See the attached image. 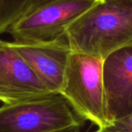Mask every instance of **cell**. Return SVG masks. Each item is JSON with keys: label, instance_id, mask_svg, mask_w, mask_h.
I'll use <instances>...</instances> for the list:
<instances>
[{"label": "cell", "instance_id": "obj_3", "mask_svg": "<svg viewBox=\"0 0 132 132\" xmlns=\"http://www.w3.org/2000/svg\"><path fill=\"white\" fill-rule=\"evenodd\" d=\"M84 121L60 94L0 108V132H63L81 126Z\"/></svg>", "mask_w": 132, "mask_h": 132}, {"label": "cell", "instance_id": "obj_10", "mask_svg": "<svg viewBox=\"0 0 132 132\" xmlns=\"http://www.w3.org/2000/svg\"><path fill=\"white\" fill-rule=\"evenodd\" d=\"M98 1H101V0H98Z\"/></svg>", "mask_w": 132, "mask_h": 132}, {"label": "cell", "instance_id": "obj_8", "mask_svg": "<svg viewBox=\"0 0 132 132\" xmlns=\"http://www.w3.org/2000/svg\"><path fill=\"white\" fill-rule=\"evenodd\" d=\"M100 132H132V114L111 122Z\"/></svg>", "mask_w": 132, "mask_h": 132}, {"label": "cell", "instance_id": "obj_6", "mask_svg": "<svg viewBox=\"0 0 132 132\" xmlns=\"http://www.w3.org/2000/svg\"><path fill=\"white\" fill-rule=\"evenodd\" d=\"M51 94L9 42L0 39V101L11 104Z\"/></svg>", "mask_w": 132, "mask_h": 132}, {"label": "cell", "instance_id": "obj_7", "mask_svg": "<svg viewBox=\"0 0 132 132\" xmlns=\"http://www.w3.org/2000/svg\"><path fill=\"white\" fill-rule=\"evenodd\" d=\"M103 80L109 124L132 114V45L104 60Z\"/></svg>", "mask_w": 132, "mask_h": 132}, {"label": "cell", "instance_id": "obj_4", "mask_svg": "<svg viewBox=\"0 0 132 132\" xmlns=\"http://www.w3.org/2000/svg\"><path fill=\"white\" fill-rule=\"evenodd\" d=\"M98 0H50L23 15L7 30L13 41L36 43L54 40Z\"/></svg>", "mask_w": 132, "mask_h": 132}, {"label": "cell", "instance_id": "obj_2", "mask_svg": "<svg viewBox=\"0 0 132 132\" xmlns=\"http://www.w3.org/2000/svg\"><path fill=\"white\" fill-rule=\"evenodd\" d=\"M103 63L99 58L71 52L60 94L84 120L98 129L109 125L103 80Z\"/></svg>", "mask_w": 132, "mask_h": 132}, {"label": "cell", "instance_id": "obj_5", "mask_svg": "<svg viewBox=\"0 0 132 132\" xmlns=\"http://www.w3.org/2000/svg\"><path fill=\"white\" fill-rule=\"evenodd\" d=\"M9 42V41H8ZM53 94H60L72 52L66 35L51 41L9 42Z\"/></svg>", "mask_w": 132, "mask_h": 132}, {"label": "cell", "instance_id": "obj_9", "mask_svg": "<svg viewBox=\"0 0 132 132\" xmlns=\"http://www.w3.org/2000/svg\"><path fill=\"white\" fill-rule=\"evenodd\" d=\"M92 132H100L98 130H97V131H92Z\"/></svg>", "mask_w": 132, "mask_h": 132}, {"label": "cell", "instance_id": "obj_1", "mask_svg": "<svg viewBox=\"0 0 132 132\" xmlns=\"http://www.w3.org/2000/svg\"><path fill=\"white\" fill-rule=\"evenodd\" d=\"M72 52L101 60L132 45V0H101L65 32Z\"/></svg>", "mask_w": 132, "mask_h": 132}]
</instances>
